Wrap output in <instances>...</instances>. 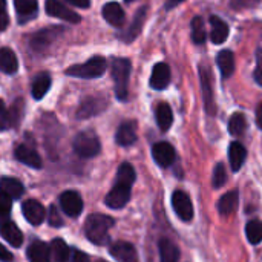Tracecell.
Listing matches in <instances>:
<instances>
[{
    "instance_id": "35",
    "label": "cell",
    "mask_w": 262,
    "mask_h": 262,
    "mask_svg": "<svg viewBox=\"0 0 262 262\" xmlns=\"http://www.w3.org/2000/svg\"><path fill=\"white\" fill-rule=\"evenodd\" d=\"M246 235L250 244L256 246L262 243V223L259 220H253L246 227Z\"/></svg>"
},
{
    "instance_id": "10",
    "label": "cell",
    "mask_w": 262,
    "mask_h": 262,
    "mask_svg": "<svg viewBox=\"0 0 262 262\" xmlns=\"http://www.w3.org/2000/svg\"><path fill=\"white\" fill-rule=\"evenodd\" d=\"M152 157L160 167H170L177 158V152L170 143L160 141L152 146Z\"/></svg>"
},
{
    "instance_id": "9",
    "label": "cell",
    "mask_w": 262,
    "mask_h": 262,
    "mask_svg": "<svg viewBox=\"0 0 262 262\" xmlns=\"http://www.w3.org/2000/svg\"><path fill=\"white\" fill-rule=\"evenodd\" d=\"M172 81V72H170V66L164 61L157 63L152 68V74H150V80L149 84L152 89L155 91H164Z\"/></svg>"
},
{
    "instance_id": "4",
    "label": "cell",
    "mask_w": 262,
    "mask_h": 262,
    "mask_svg": "<svg viewBox=\"0 0 262 262\" xmlns=\"http://www.w3.org/2000/svg\"><path fill=\"white\" fill-rule=\"evenodd\" d=\"M106 68H107L106 58L101 55H95L81 64H74L68 68L66 74L69 77H77V78H98L106 72Z\"/></svg>"
},
{
    "instance_id": "29",
    "label": "cell",
    "mask_w": 262,
    "mask_h": 262,
    "mask_svg": "<svg viewBox=\"0 0 262 262\" xmlns=\"http://www.w3.org/2000/svg\"><path fill=\"white\" fill-rule=\"evenodd\" d=\"M18 69V60L14 51L9 48L0 49V71L5 74H15Z\"/></svg>"
},
{
    "instance_id": "45",
    "label": "cell",
    "mask_w": 262,
    "mask_h": 262,
    "mask_svg": "<svg viewBox=\"0 0 262 262\" xmlns=\"http://www.w3.org/2000/svg\"><path fill=\"white\" fill-rule=\"evenodd\" d=\"M72 262H91L89 261V256L84 255L83 252H74V256H72Z\"/></svg>"
},
{
    "instance_id": "27",
    "label": "cell",
    "mask_w": 262,
    "mask_h": 262,
    "mask_svg": "<svg viewBox=\"0 0 262 262\" xmlns=\"http://www.w3.org/2000/svg\"><path fill=\"white\" fill-rule=\"evenodd\" d=\"M0 192L8 195L12 200H18L23 195L25 187L18 180L11 178V177H5V178L0 180Z\"/></svg>"
},
{
    "instance_id": "25",
    "label": "cell",
    "mask_w": 262,
    "mask_h": 262,
    "mask_svg": "<svg viewBox=\"0 0 262 262\" xmlns=\"http://www.w3.org/2000/svg\"><path fill=\"white\" fill-rule=\"evenodd\" d=\"M28 259L31 262H49L51 261V249H48V244L41 241H34L28 247Z\"/></svg>"
},
{
    "instance_id": "21",
    "label": "cell",
    "mask_w": 262,
    "mask_h": 262,
    "mask_svg": "<svg viewBox=\"0 0 262 262\" xmlns=\"http://www.w3.org/2000/svg\"><path fill=\"white\" fill-rule=\"evenodd\" d=\"M14 154H15V158L20 163H23V164H26L29 167H32V169H40L41 167V158H40V155L34 149H31L29 146L20 144V146L15 147V152Z\"/></svg>"
},
{
    "instance_id": "14",
    "label": "cell",
    "mask_w": 262,
    "mask_h": 262,
    "mask_svg": "<svg viewBox=\"0 0 262 262\" xmlns=\"http://www.w3.org/2000/svg\"><path fill=\"white\" fill-rule=\"evenodd\" d=\"M147 6H143V8H140L137 12H135V15H134V20H132V23L120 34V38L123 40V41H126V43H132L138 35H140V32H141V29H143V25L146 23V17H147Z\"/></svg>"
},
{
    "instance_id": "38",
    "label": "cell",
    "mask_w": 262,
    "mask_h": 262,
    "mask_svg": "<svg viewBox=\"0 0 262 262\" xmlns=\"http://www.w3.org/2000/svg\"><path fill=\"white\" fill-rule=\"evenodd\" d=\"M11 209H12V198L0 192V224L8 221Z\"/></svg>"
},
{
    "instance_id": "28",
    "label": "cell",
    "mask_w": 262,
    "mask_h": 262,
    "mask_svg": "<svg viewBox=\"0 0 262 262\" xmlns=\"http://www.w3.org/2000/svg\"><path fill=\"white\" fill-rule=\"evenodd\" d=\"M51 83H52L51 75H49L48 72H40V74L34 78V81H32V89H31L32 97H34L35 100H41V98L48 94V91H49V88H51Z\"/></svg>"
},
{
    "instance_id": "26",
    "label": "cell",
    "mask_w": 262,
    "mask_h": 262,
    "mask_svg": "<svg viewBox=\"0 0 262 262\" xmlns=\"http://www.w3.org/2000/svg\"><path fill=\"white\" fill-rule=\"evenodd\" d=\"M246 158H247V150H246V147H244L241 143L233 141V143L230 144V147H229V161H230L232 170H233V172H238V170L243 167Z\"/></svg>"
},
{
    "instance_id": "37",
    "label": "cell",
    "mask_w": 262,
    "mask_h": 262,
    "mask_svg": "<svg viewBox=\"0 0 262 262\" xmlns=\"http://www.w3.org/2000/svg\"><path fill=\"white\" fill-rule=\"evenodd\" d=\"M227 181V172H226V166L223 163H218L213 169V175H212V184L215 189H220L226 184Z\"/></svg>"
},
{
    "instance_id": "7",
    "label": "cell",
    "mask_w": 262,
    "mask_h": 262,
    "mask_svg": "<svg viewBox=\"0 0 262 262\" xmlns=\"http://www.w3.org/2000/svg\"><path fill=\"white\" fill-rule=\"evenodd\" d=\"M130 187L129 184H124V183H120L117 181V184L112 187V190L106 195V206L111 207V209H123L129 200H130Z\"/></svg>"
},
{
    "instance_id": "15",
    "label": "cell",
    "mask_w": 262,
    "mask_h": 262,
    "mask_svg": "<svg viewBox=\"0 0 262 262\" xmlns=\"http://www.w3.org/2000/svg\"><path fill=\"white\" fill-rule=\"evenodd\" d=\"M21 212L26 218V221L32 226H38L45 221L46 218V212H45V207L35 201V200H28L23 203L21 206Z\"/></svg>"
},
{
    "instance_id": "42",
    "label": "cell",
    "mask_w": 262,
    "mask_h": 262,
    "mask_svg": "<svg viewBox=\"0 0 262 262\" xmlns=\"http://www.w3.org/2000/svg\"><path fill=\"white\" fill-rule=\"evenodd\" d=\"M253 78L259 86H262V49H258L256 52V68L253 71Z\"/></svg>"
},
{
    "instance_id": "43",
    "label": "cell",
    "mask_w": 262,
    "mask_h": 262,
    "mask_svg": "<svg viewBox=\"0 0 262 262\" xmlns=\"http://www.w3.org/2000/svg\"><path fill=\"white\" fill-rule=\"evenodd\" d=\"M9 25V15L6 9V0H0V31L6 29Z\"/></svg>"
},
{
    "instance_id": "49",
    "label": "cell",
    "mask_w": 262,
    "mask_h": 262,
    "mask_svg": "<svg viewBox=\"0 0 262 262\" xmlns=\"http://www.w3.org/2000/svg\"><path fill=\"white\" fill-rule=\"evenodd\" d=\"M126 3H132V2H137V0H124Z\"/></svg>"
},
{
    "instance_id": "19",
    "label": "cell",
    "mask_w": 262,
    "mask_h": 262,
    "mask_svg": "<svg viewBox=\"0 0 262 262\" xmlns=\"http://www.w3.org/2000/svg\"><path fill=\"white\" fill-rule=\"evenodd\" d=\"M104 20L115 26V28H121L124 25V20H126V15H124V11L121 8L120 3L117 2H109L103 6V11H101Z\"/></svg>"
},
{
    "instance_id": "34",
    "label": "cell",
    "mask_w": 262,
    "mask_h": 262,
    "mask_svg": "<svg viewBox=\"0 0 262 262\" xmlns=\"http://www.w3.org/2000/svg\"><path fill=\"white\" fill-rule=\"evenodd\" d=\"M69 252L71 250L63 239L55 238L51 243V256H52L54 262H68L69 261Z\"/></svg>"
},
{
    "instance_id": "12",
    "label": "cell",
    "mask_w": 262,
    "mask_h": 262,
    "mask_svg": "<svg viewBox=\"0 0 262 262\" xmlns=\"http://www.w3.org/2000/svg\"><path fill=\"white\" fill-rule=\"evenodd\" d=\"M107 107V101L104 97H88L81 101L77 117L78 118H91L98 114H101Z\"/></svg>"
},
{
    "instance_id": "32",
    "label": "cell",
    "mask_w": 262,
    "mask_h": 262,
    "mask_svg": "<svg viewBox=\"0 0 262 262\" xmlns=\"http://www.w3.org/2000/svg\"><path fill=\"white\" fill-rule=\"evenodd\" d=\"M190 37H192V41L195 45H204V41L207 38V31H206V25H204L203 17L196 15V17L192 18V21H190Z\"/></svg>"
},
{
    "instance_id": "5",
    "label": "cell",
    "mask_w": 262,
    "mask_h": 262,
    "mask_svg": "<svg viewBox=\"0 0 262 262\" xmlns=\"http://www.w3.org/2000/svg\"><path fill=\"white\" fill-rule=\"evenodd\" d=\"M74 150L78 157L81 158H92L97 157L101 150V144L98 137L95 135V132L92 130H84L80 132L75 138H74Z\"/></svg>"
},
{
    "instance_id": "17",
    "label": "cell",
    "mask_w": 262,
    "mask_h": 262,
    "mask_svg": "<svg viewBox=\"0 0 262 262\" xmlns=\"http://www.w3.org/2000/svg\"><path fill=\"white\" fill-rule=\"evenodd\" d=\"M115 141L117 144L127 147L132 146L137 141V123L135 121H123L115 134Z\"/></svg>"
},
{
    "instance_id": "18",
    "label": "cell",
    "mask_w": 262,
    "mask_h": 262,
    "mask_svg": "<svg viewBox=\"0 0 262 262\" xmlns=\"http://www.w3.org/2000/svg\"><path fill=\"white\" fill-rule=\"evenodd\" d=\"M111 255L118 262H140L135 247L129 243L118 241L111 247Z\"/></svg>"
},
{
    "instance_id": "40",
    "label": "cell",
    "mask_w": 262,
    "mask_h": 262,
    "mask_svg": "<svg viewBox=\"0 0 262 262\" xmlns=\"http://www.w3.org/2000/svg\"><path fill=\"white\" fill-rule=\"evenodd\" d=\"M261 0H230V5L233 9L236 11H243V9H250L259 5Z\"/></svg>"
},
{
    "instance_id": "44",
    "label": "cell",
    "mask_w": 262,
    "mask_h": 262,
    "mask_svg": "<svg viewBox=\"0 0 262 262\" xmlns=\"http://www.w3.org/2000/svg\"><path fill=\"white\" fill-rule=\"evenodd\" d=\"M12 259H14L12 253H11V252H8V249H6V247H3V246L0 244V261L11 262Z\"/></svg>"
},
{
    "instance_id": "20",
    "label": "cell",
    "mask_w": 262,
    "mask_h": 262,
    "mask_svg": "<svg viewBox=\"0 0 262 262\" xmlns=\"http://www.w3.org/2000/svg\"><path fill=\"white\" fill-rule=\"evenodd\" d=\"M216 64L221 71L223 78H230L235 74L236 63H235V54L230 49H223L216 55Z\"/></svg>"
},
{
    "instance_id": "46",
    "label": "cell",
    "mask_w": 262,
    "mask_h": 262,
    "mask_svg": "<svg viewBox=\"0 0 262 262\" xmlns=\"http://www.w3.org/2000/svg\"><path fill=\"white\" fill-rule=\"evenodd\" d=\"M66 2L77 8H89L91 6V0H66Z\"/></svg>"
},
{
    "instance_id": "41",
    "label": "cell",
    "mask_w": 262,
    "mask_h": 262,
    "mask_svg": "<svg viewBox=\"0 0 262 262\" xmlns=\"http://www.w3.org/2000/svg\"><path fill=\"white\" fill-rule=\"evenodd\" d=\"M48 223H49L52 227H60V226H63V220H61V216H60V213H58V210H57L55 206H51V207H49V212H48Z\"/></svg>"
},
{
    "instance_id": "24",
    "label": "cell",
    "mask_w": 262,
    "mask_h": 262,
    "mask_svg": "<svg viewBox=\"0 0 262 262\" xmlns=\"http://www.w3.org/2000/svg\"><path fill=\"white\" fill-rule=\"evenodd\" d=\"M155 118H157V124L160 127L161 132H167L172 127L173 123V112L172 107L167 103H160L155 109Z\"/></svg>"
},
{
    "instance_id": "13",
    "label": "cell",
    "mask_w": 262,
    "mask_h": 262,
    "mask_svg": "<svg viewBox=\"0 0 262 262\" xmlns=\"http://www.w3.org/2000/svg\"><path fill=\"white\" fill-rule=\"evenodd\" d=\"M60 206L68 216L77 218L83 210V200L75 190H66L60 195Z\"/></svg>"
},
{
    "instance_id": "31",
    "label": "cell",
    "mask_w": 262,
    "mask_h": 262,
    "mask_svg": "<svg viewBox=\"0 0 262 262\" xmlns=\"http://www.w3.org/2000/svg\"><path fill=\"white\" fill-rule=\"evenodd\" d=\"M160 249V262H178L180 250L175 243L170 239H161L158 244Z\"/></svg>"
},
{
    "instance_id": "48",
    "label": "cell",
    "mask_w": 262,
    "mask_h": 262,
    "mask_svg": "<svg viewBox=\"0 0 262 262\" xmlns=\"http://www.w3.org/2000/svg\"><path fill=\"white\" fill-rule=\"evenodd\" d=\"M256 124L262 130V103H259L258 107H256Z\"/></svg>"
},
{
    "instance_id": "2",
    "label": "cell",
    "mask_w": 262,
    "mask_h": 262,
    "mask_svg": "<svg viewBox=\"0 0 262 262\" xmlns=\"http://www.w3.org/2000/svg\"><path fill=\"white\" fill-rule=\"evenodd\" d=\"M130 71H132V63L129 58L117 57L111 63V74L115 83V95L120 101H126L129 97Z\"/></svg>"
},
{
    "instance_id": "36",
    "label": "cell",
    "mask_w": 262,
    "mask_h": 262,
    "mask_svg": "<svg viewBox=\"0 0 262 262\" xmlns=\"http://www.w3.org/2000/svg\"><path fill=\"white\" fill-rule=\"evenodd\" d=\"M135 178H137L135 169H134L129 163H123V164L118 167V172H117V181L132 186V184L135 183Z\"/></svg>"
},
{
    "instance_id": "30",
    "label": "cell",
    "mask_w": 262,
    "mask_h": 262,
    "mask_svg": "<svg viewBox=\"0 0 262 262\" xmlns=\"http://www.w3.org/2000/svg\"><path fill=\"white\" fill-rule=\"evenodd\" d=\"M238 201H239V192L238 190H230L226 195H223L220 198L218 203V210L221 215H230L236 210L238 207Z\"/></svg>"
},
{
    "instance_id": "33",
    "label": "cell",
    "mask_w": 262,
    "mask_h": 262,
    "mask_svg": "<svg viewBox=\"0 0 262 262\" xmlns=\"http://www.w3.org/2000/svg\"><path fill=\"white\" fill-rule=\"evenodd\" d=\"M247 129V118L243 112H235L229 120V132L233 137H243Z\"/></svg>"
},
{
    "instance_id": "16",
    "label": "cell",
    "mask_w": 262,
    "mask_h": 262,
    "mask_svg": "<svg viewBox=\"0 0 262 262\" xmlns=\"http://www.w3.org/2000/svg\"><path fill=\"white\" fill-rule=\"evenodd\" d=\"M230 34V28L227 21H224L218 15H210V40L213 45H223Z\"/></svg>"
},
{
    "instance_id": "1",
    "label": "cell",
    "mask_w": 262,
    "mask_h": 262,
    "mask_svg": "<svg viewBox=\"0 0 262 262\" xmlns=\"http://www.w3.org/2000/svg\"><path fill=\"white\" fill-rule=\"evenodd\" d=\"M114 226V220L103 213H92L84 223L86 238L97 246H103L109 239V232Z\"/></svg>"
},
{
    "instance_id": "47",
    "label": "cell",
    "mask_w": 262,
    "mask_h": 262,
    "mask_svg": "<svg viewBox=\"0 0 262 262\" xmlns=\"http://www.w3.org/2000/svg\"><path fill=\"white\" fill-rule=\"evenodd\" d=\"M184 2H186V0H166L164 9H166V11H170V9L177 8L178 5H181V3H184Z\"/></svg>"
},
{
    "instance_id": "23",
    "label": "cell",
    "mask_w": 262,
    "mask_h": 262,
    "mask_svg": "<svg viewBox=\"0 0 262 262\" xmlns=\"http://www.w3.org/2000/svg\"><path fill=\"white\" fill-rule=\"evenodd\" d=\"M0 233L8 241V244H11L12 247H20L23 244L21 230L17 227V224H14L11 221H6V223L0 224Z\"/></svg>"
},
{
    "instance_id": "22",
    "label": "cell",
    "mask_w": 262,
    "mask_h": 262,
    "mask_svg": "<svg viewBox=\"0 0 262 262\" xmlns=\"http://www.w3.org/2000/svg\"><path fill=\"white\" fill-rule=\"evenodd\" d=\"M14 5L20 23L29 21L37 15V9H38L37 0H14Z\"/></svg>"
},
{
    "instance_id": "50",
    "label": "cell",
    "mask_w": 262,
    "mask_h": 262,
    "mask_svg": "<svg viewBox=\"0 0 262 262\" xmlns=\"http://www.w3.org/2000/svg\"><path fill=\"white\" fill-rule=\"evenodd\" d=\"M98 262H106V261H98Z\"/></svg>"
},
{
    "instance_id": "6",
    "label": "cell",
    "mask_w": 262,
    "mask_h": 262,
    "mask_svg": "<svg viewBox=\"0 0 262 262\" xmlns=\"http://www.w3.org/2000/svg\"><path fill=\"white\" fill-rule=\"evenodd\" d=\"M61 31H63L61 28L55 26V28H45V29L35 32L31 37V41H29L31 43V49L34 52H43V51H46L52 45V41L61 34Z\"/></svg>"
},
{
    "instance_id": "8",
    "label": "cell",
    "mask_w": 262,
    "mask_h": 262,
    "mask_svg": "<svg viewBox=\"0 0 262 262\" xmlns=\"http://www.w3.org/2000/svg\"><path fill=\"white\" fill-rule=\"evenodd\" d=\"M172 207L175 213L180 216V220L189 223L193 218V204L190 201V196L183 190H175L172 195Z\"/></svg>"
},
{
    "instance_id": "39",
    "label": "cell",
    "mask_w": 262,
    "mask_h": 262,
    "mask_svg": "<svg viewBox=\"0 0 262 262\" xmlns=\"http://www.w3.org/2000/svg\"><path fill=\"white\" fill-rule=\"evenodd\" d=\"M12 126V120H11V114L6 109L5 103L0 100V130H6L8 127Z\"/></svg>"
},
{
    "instance_id": "11",
    "label": "cell",
    "mask_w": 262,
    "mask_h": 262,
    "mask_svg": "<svg viewBox=\"0 0 262 262\" xmlns=\"http://www.w3.org/2000/svg\"><path fill=\"white\" fill-rule=\"evenodd\" d=\"M45 9L49 15L69 21V23H78L80 21V15L77 12H74L71 8H68L63 2L60 0H46Z\"/></svg>"
},
{
    "instance_id": "3",
    "label": "cell",
    "mask_w": 262,
    "mask_h": 262,
    "mask_svg": "<svg viewBox=\"0 0 262 262\" xmlns=\"http://www.w3.org/2000/svg\"><path fill=\"white\" fill-rule=\"evenodd\" d=\"M198 72H200L201 94H203V101H204L206 114L210 115V117H215L216 112H218V106H216V98H215L212 69L209 68V64L201 63V64L198 66Z\"/></svg>"
}]
</instances>
